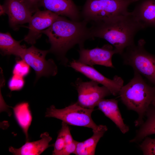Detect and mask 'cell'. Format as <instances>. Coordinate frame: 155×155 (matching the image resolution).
Instances as JSON below:
<instances>
[{
  "mask_svg": "<svg viewBox=\"0 0 155 155\" xmlns=\"http://www.w3.org/2000/svg\"><path fill=\"white\" fill-rule=\"evenodd\" d=\"M139 145V147L144 155H155V138L147 136Z\"/></svg>",
  "mask_w": 155,
  "mask_h": 155,
  "instance_id": "cell-21",
  "label": "cell"
},
{
  "mask_svg": "<svg viewBox=\"0 0 155 155\" xmlns=\"http://www.w3.org/2000/svg\"><path fill=\"white\" fill-rule=\"evenodd\" d=\"M30 66L23 59L18 61L15 64L13 70V74L24 77L29 73Z\"/></svg>",
  "mask_w": 155,
  "mask_h": 155,
  "instance_id": "cell-22",
  "label": "cell"
},
{
  "mask_svg": "<svg viewBox=\"0 0 155 155\" xmlns=\"http://www.w3.org/2000/svg\"><path fill=\"white\" fill-rule=\"evenodd\" d=\"M138 0H85L81 15L88 23L127 13L128 8Z\"/></svg>",
  "mask_w": 155,
  "mask_h": 155,
  "instance_id": "cell-5",
  "label": "cell"
},
{
  "mask_svg": "<svg viewBox=\"0 0 155 155\" xmlns=\"http://www.w3.org/2000/svg\"><path fill=\"white\" fill-rule=\"evenodd\" d=\"M146 119L140 126L135 136L129 141L131 143L142 141L146 137L155 134V107L151 105L147 111Z\"/></svg>",
  "mask_w": 155,
  "mask_h": 155,
  "instance_id": "cell-20",
  "label": "cell"
},
{
  "mask_svg": "<svg viewBox=\"0 0 155 155\" xmlns=\"http://www.w3.org/2000/svg\"><path fill=\"white\" fill-rule=\"evenodd\" d=\"M106 117L110 119L123 134L129 130V127L125 123L118 106V101L115 99H102L97 106Z\"/></svg>",
  "mask_w": 155,
  "mask_h": 155,
  "instance_id": "cell-15",
  "label": "cell"
},
{
  "mask_svg": "<svg viewBox=\"0 0 155 155\" xmlns=\"http://www.w3.org/2000/svg\"><path fill=\"white\" fill-rule=\"evenodd\" d=\"M68 66L91 80L106 87L111 94L114 96L119 95L123 86L124 81L121 77L115 75L112 79H110L105 77L93 67L82 64L77 60L73 59L69 62Z\"/></svg>",
  "mask_w": 155,
  "mask_h": 155,
  "instance_id": "cell-9",
  "label": "cell"
},
{
  "mask_svg": "<svg viewBox=\"0 0 155 155\" xmlns=\"http://www.w3.org/2000/svg\"><path fill=\"white\" fill-rule=\"evenodd\" d=\"M12 108L16 120L25 135L26 142H28V130L32 120L29 104L26 102H22Z\"/></svg>",
  "mask_w": 155,
  "mask_h": 155,
  "instance_id": "cell-18",
  "label": "cell"
},
{
  "mask_svg": "<svg viewBox=\"0 0 155 155\" xmlns=\"http://www.w3.org/2000/svg\"><path fill=\"white\" fill-rule=\"evenodd\" d=\"M107 130L106 126L99 125L98 129L93 132V135L91 137L82 142L77 141L74 154L76 155H94L97 143Z\"/></svg>",
  "mask_w": 155,
  "mask_h": 155,
  "instance_id": "cell-17",
  "label": "cell"
},
{
  "mask_svg": "<svg viewBox=\"0 0 155 155\" xmlns=\"http://www.w3.org/2000/svg\"><path fill=\"white\" fill-rule=\"evenodd\" d=\"M13 75L8 83L9 88L11 91L18 90L23 87L24 81L23 77L16 75Z\"/></svg>",
  "mask_w": 155,
  "mask_h": 155,
  "instance_id": "cell-23",
  "label": "cell"
},
{
  "mask_svg": "<svg viewBox=\"0 0 155 155\" xmlns=\"http://www.w3.org/2000/svg\"><path fill=\"white\" fill-rule=\"evenodd\" d=\"M54 150L52 155H61L65 146V142L64 137L59 131L55 143L53 145Z\"/></svg>",
  "mask_w": 155,
  "mask_h": 155,
  "instance_id": "cell-24",
  "label": "cell"
},
{
  "mask_svg": "<svg viewBox=\"0 0 155 155\" xmlns=\"http://www.w3.org/2000/svg\"><path fill=\"white\" fill-rule=\"evenodd\" d=\"M49 50H42L32 45L26 48L20 58L35 71L36 79L44 76H54L57 73V66L52 59L46 60Z\"/></svg>",
  "mask_w": 155,
  "mask_h": 155,
  "instance_id": "cell-8",
  "label": "cell"
},
{
  "mask_svg": "<svg viewBox=\"0 0 155 155\" xmlns=\"http://www.w3.org/2000/svg\"><path fill=\"white\" fill-rule=\"evenodd\" d=\"M99 84L93 80L84 82L78 78L73 85L78 93V103L84 108L94 109L100 100L111 94L107 88Z\"/></svg>",
  "mask_w": 155,
  "mask_h": 155,
  "instance_id": "cell-7",
  "label": "cell"
},
{
  "mask_svg": "<svg viewBox=\"0 0 155 155\" xmlns=\"http://www.w3.org/2000/svg\"><path fill=\"white\" fill-rule=\"evenodd\" d=\"M78 52L79 57L77 60L82 64L92 67L97 65L115 68L112 62V58L117 53L111 44H107L101 47L91 49L80 48Z\"/></svg>",
  "mask_w": 155,
  "mask_h": 155,
  "instance_id": "cell-10",
  "label": "cell"
},
{
  "mask_svg": "<svg viewBox=\"0 0 155 155\" xmlns=\"http://www.w3.org/2000/svg\"><path fill=\"white\" fill-rule=\"evenodd\" d=\"M14 39L9 32L0 33V49L3 55H13L21 57L26 47L21 45L22 41Z\"/></svg>",
  "mask_w": 155,
  "mask_h": 155,
  "instance_id": "cell-19",
  "label": "cell"
},
{
  "mask_svg": "<svg viewBox=\"0 0 155 155\" xmlns=\"http://www.w3.org/2000/svg\"><path fill=\"white\" fill-rule=\"evenodd\" d=\"M145 44V40L141 39L137 44L126 48L121 55L124 65L132 67L134 71L144 77L155 87V55L146 50Z\"/></svg>",
  "mask_w": 155,
  "mask_h": 155,
  "instance_id": "cell-4",
  "label": "cell"
},
{
  "mask_svg": "<svg viewBox=\"0 0 155 155\" xmlns=\"http://www.w3.org/2000/svg\"><path fill=\"white\" fill-rule=\"evenodd\" d=\"M0 12L7 15L9 25L14 30L28 23L33 13L22 0H5L4 4L0 5Z\"/></svg>",
  "mask_w": 155,
  "mask_h": 155,
  "instance_id": "cell-11",
  "label": "cell"
},
{
  "mask_svg": "<svg viewBox=\"0 0 155 155\" xmlns=\"http://www.w3.org/2000/svg\"><path fill=\"white\" fill-rule=\"evenodd\" d=\"M91 23L90 29L92 38L106 40L120 55L126 48L135 44L136 34L144 29L131 12Z\"/></svg>",
  "mask_w": 155,
  "mask_h": 155,
  "instance_id": "cell-2",
  "label": "cell"
},
{
  "mask_svg": "<svg viewBox=\"0 0 155 155\" xmlns=\"http://www.w3.org/2000/svg\"><path fill=\"white\" fill-rule=\"evenodd\" d=\"M152 105L155 107V99L152 102Z\"/></svg>",
  "mask_w": 155,
  "mask_h": 155,
  "instance_id": "cell-26",
  "label": "cell"
},
{
  "mask_svg": "<svg viewBox=\"0 0 155 155\" xmlns=\"http://www.w3.org/2000/svg\"><path fill=\"white\" fill-rule=\"evenodd\" d=\"M33 12L38 10L40 0H22Z\"/></svg>",
  "mask_w": 155,
  "mask_h": 155,
  "instance_id": "cell-25",
  "label": "cell"
},
{
  "mask_svg": "<svg viewBox=\"0 0 155 155\" xmlns=\"http://www.w3.org/2000/svg\"><path fill=\"white\" fill-rule=\"evenodd\" d=\"M39 5L59 16L73 21L81 20V12L72 0H40Z\"/></svg>",
  "mask_w": 155,
  "mask_h": 155,
  "instance_id": "cell-13",
  "label": "cell"
},
{
  "mask_svg": "<svg viewBox=\"0 0 155 155\" xmlns=\"http://www.w3.org/2000/svg\"><path fill=\"white\" fill-rule=\"evenodd\" d=\"M119 95L127 108L137 113L138 117L135 122V125L140 126L144 122L147 111L155 99V87L134 71L133 78L123 86Z\"/></svg>",
  "mask_w": 155,
  "mask_h": 155,
  "instance_id": "cell-3",
  "label": "cell"
},
{
  "mask_svg": "<svg viewBox=\"0 0 155 155\" xmlns=\"http://www.w3.org/2000/svg\"><path fill=\"white\" fill-rule=\"evenodd\" d=\"M131 11L144 29L155 28V0H138Z\"/></svg>",
  "mask_w": 155,
  "mask_h": 155,
  "instance_id": "cell-14",
  "label": "cell"
},
{
  "mask_svg": "<svg viewBox=\"0 0 155 155\" xmlns=\"http://www.w3.org/2000/svg\"><path fill=\"white\" fill-rule=\"evenodd\" d=\"M40 139L32 142H26L19 148H16L11 146L9 151L15 155H39L42 153L48 147L53 146L49 145L52 138L47 132L42 133Z\"/></svg>",
  "mask_w": 155,
  "mask_h": 155,
  "instance_id": "cell-16",
  "label": "cell"
},
{
  "mask_svg": "<svg viewBox=\"0 0 155 155\" xmlns=\"http://www.w3.org/2000/svg\"><path fill=\"white\" fill-rule=\"evenodd\" d=\"M94 110L84 108L77 102L61 109L56 108L53 105L47 109L45 117L56 118L68 125L90 128L94 132L97 129L99 126L92 118Z\"/></svg>",
  "mask_w": 155,
  "mask_h": 155,
  "instance_id": "cell-6",
  "label": "cell"
},
{
  "mask_svg": "<svg viewBox=\"0 0 155 155\" xmlns=\"http://www.w3.org/2000/svg\"><path fill=\"white\" fill-rule=\"evenodd\" d=\"M88 23L82 20L74 21L59 16L51 26L42 32L48 38L51 46L49 52L67 65L68 60L66 55L69 50L77 44L80 48L84 47L86 40L93 39Z\"/></svg>",
  "mask_w": 155,
  "mask_h": 155,
  "instance_id": "cell-1",
  "label": "cell"
},
{
  "mask_svg": "<svg viewBox=\"0 0 155 155\" xmlns=\"http://www.w3.org/2000/svg\"><path fill=\"white\" fill-rule=\"evenodd\" d=\"M59 16L46 9L37 10L32 15L28 23V32L24 40L28 44H34L40 37L42 31L51 26Z\"/></svg>",
  "mask_w": 155,
  "mask_h": 155,
  "instance_id": "cell-12",
  "label": "cell"
}]
</instances>
